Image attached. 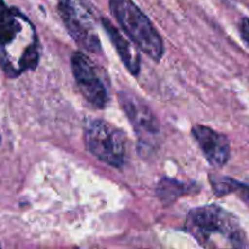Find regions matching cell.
<instances>
[{
    "mask_svg": "<svg viewBox=\"0 0 249 249\" xmlns=\"http://www.w3.org/2000/svg\"><path fill=\"white\" fill-rule=\"evenodd\" d=\"M40 45L36 28L16 7L0 17V67L7 77H18L38 66Z\"/></svg>",
    "mask_w": 249,
    "mask_h": 249,
    "instance_id": "1",
    "label": "cell"
},
{
    "mask_svg": "<svg viewBox=\"0 0 249 249\" xmlns=\"http://www.w3.org/2000/svg\"><path fill=\"white\" fill-rule=\"evenodd\" d=\"M186 229L203 247L213 245V237L220 236L232 247H242L246 236L237 219L215 204L191 209L187 215Z\"/></svg>",
    "mask_w": 249,
    "mask_h": 249,
    "instance_id": "2",
    "label": "cell"
},
{
    "mask_svg": "<svg viewBox=\"0 0 249 249\" xmlns=\"http://www.w3.org/2000/svg\"><path fill=\"white\" fill-rule=\"evenodd\" d=\"M109 11L124 33L142 53L155 61L164 53L160 33L142 10L133 0H109Z\"/></svg>",
    "mask_w": 249,
    "mask_h": 249,
    "instance_id": "3",
    "label": "cell"
},
{
    "mask_svg": "<svg viewBox=\"0 0 249 249\" xmlns=\"http://www.w3.org/2000/svg\"><path fill=\"white\" fill-rule=\"evenodd\" d=\"M85 146L92 156L113 168L123 167L126 160V136L104 119H90L84 128Z\"/></svg>",
    "mask_w": 249,
    "mask_h": 249,
    "instance_id": "4",
    "label": "cell"
},
{
    "mask_svg": "<svg viewBox=\"0 0 249 249\" xmlns=\"http://www.w3.org/2000/svg\"><path fill=\"white\" fill-rule=\"evenodd\" d=\"M57 11L73 40L87 51L101 53V41L94 19L83 0H60Z\"/></svg>",
    "mask_w": 249,
    "mask_h": 249,
    "instance_id": "5",
    "label": "cell"
},
{
    "mask_svg": "<svg viewBox=\"0 0 249 249\" xmlns=\"http://www.w3.org/2000/svg\"><path fill=\"white\" fill-rule=\"evenodd\" d=\"M118 100L135 130L140 152L155 150L160 135V122L155 113L142 100L131 92L119 91Z\"/></svg>",
    "mask_w": 249,
    "mask_h": 249,
    "instance_id": "6",
    "label": "cell"
},
{
    "mask_svg": "<svg viewBox=\"0 0 249 249\" xmlns=\"http://www.w3.org/2000/svg\"><path fill=\"white\" fill-rule=\"evenodd\" d=\"M73 77L83 96L95 108H104L108 101V92L92 61L82 51L73 53L71 60Z\"/></svg>",
    "mask_w": 249,
    "mask_h": 249,
    "instance_id": "7",
    "label": "cell"
},
{
    "mask_svg": "<svg viewBox=\"0 0 249 249\" xmlns=\"http://www.w3.org/2000/svg\"><path fill=\"white\" fill-rule=\"evenodd\" d=\"M191 133L209 164L221 168L228 163L230 158V142L224 134L206 125H195Z\"/></svg>",
    "mask_w": 249,
    "mask_h": 249,
    "instance_id": "8",
    "label": "cell"
},
{
    "mask_svg": "<svg viewBox=\"0 0 249 249\" xmlns=\"http://www.w3.org/2000/svg\"><path fill=\"white\" fill-rule=\"evenodd\" d=\"M101 23L105 31L108 34L111 41L113 43L114 48H116L117 53H118L119 57H121L122 62L124 63L126 70L133 75H138L140 72V56H139L138 51L129 43L128 39L124 38L123 34L109 19L101 18Z\"/></svg>",
    "mask_w": 249,
    "mask_h": 249,
    "instance_id": "9",
    "label": "cell"
},
{
    "mask_svg": "<svg viewBox=\"0 0 249 249\" xmlns=\"http://www.w3.org/2000/svg\"><path fill=\"white\" fill-rule=\"evenodd\" d=\"M192 190L191 185H185L184 182H180L178 180L164 178L160 181L157 186V196L160 197L163 203H172L179 197L184 196L185 194Z\"/></svg>",
    "mask_w": 249,
    "mask_h": 249,
    "instance_id": "10",
    "label": "cell"
},
{
    "mask_svg": "<svg viewBox=\"0 0 249 249\" xmlns=\"http://www.w3.org/2000/svg\"><path fill=\"white\" fill-rule=\"evenodd\" d=\"M232 194H237L238 197L242 199L245 203L249 206V186L246 184H241V182L236 181L235 189H233Z\"/></svg>",
    "mask_w": 249,
    "mask_h": 249,
    "instance_id": "11",
    "label": "cell"
},
{
    "mask_svg": "<svg viewBox=\"0 0 249 249\" xmlns=\"http://www.w3.org/2000/svg\"><path fill=\"white\" fill-rule=\"evenodd\" d=\"M240 32L243 41L249 46V18H247V17L242 18V21H241Z\"/></svg>",
    "mask_w": 249,
    "mask_h": 249,
    "instance_id": "12",
    "label": "cell"
},
{
    "mask_svg": "<svg viewBox=\"0 0 249 249\" xmlns=\"http://www.w3.org/2000/svg\"><path fill=\"white\" fill-rule=\"evenodd\" d=\"M7 7H9V6H7V5L5 4L4 0H0V17H1L2 15H4V12L6 11Z\"/></svg>",
    "mask_w": 249,
    "mask_h": 249,
    "instance_id": "13",
    "label": "cell"
}]
</instances>
